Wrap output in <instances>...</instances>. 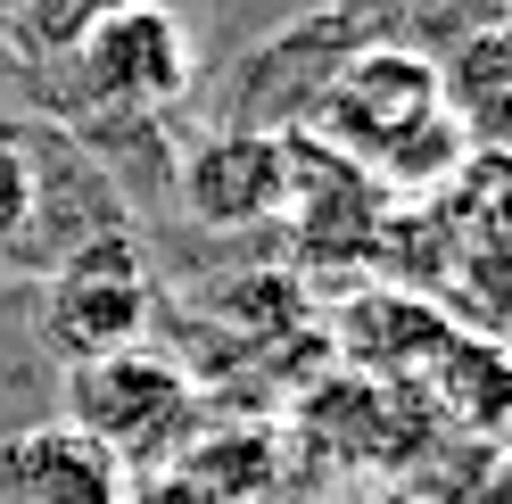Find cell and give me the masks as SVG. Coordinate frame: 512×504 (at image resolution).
<instances>
[{
  "label": "cell",
  "mask_w": 512,
  "mask_h": 504,
  "mask_svg": "<svg viewBox=\"0 0 512 504\" xmlns=\"http://www.w3.org/2000/svg\"><path fill=\"white\" fill-rule=\"evenodd\" d=\"M182 207L207 232H248L290 207V141L273 133H215L182 166Z\"/></svg>",
  "instance_id": "5"
},
{
  "label": "cell",
  "mask_w": 512,
  "mask_h": 504,
  "mask_svg": "<svg viewBox=\"0 0 512 504\" xmlns=\"http://www.w3.org/2000/svg\"><path fill=\"white\" fill-rule=\"evenodd\" d=\"M67 422L108 447L116 471H166L182 463V447L199 438V389L174 356H149V348H124V356H100V364H75L67 372Z\"/></svg>",
  "instance_id": "1"
},
{
  "label": "cell",
  "mask_w": 512,
  "mask_h": 504,
  "mask_svg": "<svg viewBox=\"0 0 512 504\" xmlns=\"http://www.w3.org/2000/svg\"><path fill=\"white\" fill-rule=\"evenodd\" d=\"M0 504H124V471L75 422H34L0 438Z\"/></svg>",
  "instance_id": "6"
},
{
  "label": "cell",
  "mask_w": 512,
  "mask_h": 504,
  "mask_svg": "<svg viewBox=\"0 0 512 504\" xmlns=\"http://www.w3.org/2000/svg\"><path fill=\"white\" fill-rule=\"evenodd\" d=\"M9 75H17V25L0 17V83H9Z\"/></svg>",
  "instance_id": "12"
},
{
  "label": "cell",
  "mask_w": 512,
  "mask_h": 504,
  "mask_svg": "<svg viewBox=\"0 0 512 504\" xmlns=\"http://www.w3.org/2000/svg\"><path fill=\"white\" fill-rule=\"evenodd\" d=\"M339 331H347V356L372 364V372H430L446 356V314L422 306V298H397V290H380V298H356L339 314Z\"/></svg>",
  "instance_id": "7"
},
{
  "label": "cell",
  "mask_w": 512,
  "mask_h": 504,
  "mask_svg": "<svg viewBox=\"0 0 512 504\" xmlns=\"http://www.w3.org/2000/svg\"><path fill=\"white\" fill-rule=\"evenodd\" d=\"M438 372V389H446V414L455 422H471V430H496L504 414H512V356L504 348H488V339H446V356L430 364Z\"/></svg>",
  "instance_id": "8"
},
{
  "label": "cell",
  "mask_w": 512,
  "mask_h": 504,
  "mask_svg": "<svg viewBox=\"0 0 512 504\" xmlns=\"http://www.w3.org/2000/svg\"><path fill=\"white\" fill-rule=\"evenodd\" d=\"M34 331L67 372L141 348V331H149V257H141V240L108 232V240H83L75 257H58L42 273Z\"/></svg>",
  "instance_id": "2"
},
{
  "label": "cell",
  "mask_w": 512,
  "mask_h": 504,
  "mask_svg": "<svg viewBox=\"0 0 512 504\" xmlns=\"http://www.w3.org/2000/svg\"><path fill=\"white\" fill-rule=\"evenodd\" d=\"M34 224V149H25V124H0V257L25 240Z\"/></svg>",
  "instance_id": "9"
},
{
  "label": "cell",
  "mask_w": 512,
  "mask_h": 504,
  "mask_svg": "<svg viewBox=\"0 0 512 504\" xmlns=\"http://www.w3.org/2000/svg\"><path fill=\"white\" fill-rule=\"evenodd\" d=\"M124 504H215V496L190 480L182 463H166V471H133V480H124Z\"/></svg>",
  "instance_id": "11"
},
{
  "label": "cell",
  "mask_w": 512,
  "mask_h": 504,
  "mask_svg": "<svg viewBox=\"0 0 512 504\" xmlns=\"http://www.w3.org/2000/svg\"><path fill=\"white\" fill-rule=\"evenodd\" d=\"M430 116H446V83L430 58L413 50H364L331 75V124L347 149H364L372 166L389 157L397 141H413Z\"/></svg>",
  "instance_id": "4"
},
{
  "label": "cell",
  "mask_w": 512,
  "mask_h": 504,
  "mask_svg": "<svg viewBox=\"0 0 512 504\" xmlns=\"http://www.w3.org/2000/svg\"><path fill=\"white\" fill-rule=\"evenodd\" d=\"M108 9H124V0H34V9H25V34L50 42V50H67V42H83Z\"/></svg>",
  "instance_id": "10"
},
{
  "label": "cell",
  "mask_w": 512,
  "mask_h": 504,
  "mask_svg": "<svg viewBox=\"0 0 512 504\" xmlns=\"http://www.w3.org/2000/svg\"><path fill=\"white\" fill-rule=\"evenodd\" d=\"M75 91L91 108H166L190 91L199 75V58H190V34L174 9H157V0H124L91 25L83 42H67V67Z\"/></svg>",
  "instance_id": "3"
}]
</instances>
